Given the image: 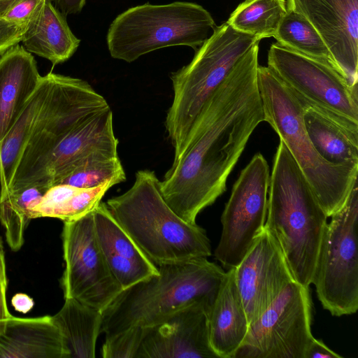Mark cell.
I'll list each match as a JSON object with an SVG mask.
<instances>
[{
    "instance_id": "1",
    "label": "cell",
    "mask_w": 358,
    "mask_h": 358,
    "mask_svg": "<svg viewBox=\"0 0 358 358\" xmlns=\"http://www.w3.org/2000/svg\"><path fill=\"white\" fill-rule=\"evenodd\" d=\"M258 53L257 43L237 62L206 103L182 156L159 182L164 201L190 224L226 191L227 178L249 138L264 121Z\"/></svg>"
},
{
    "instance_id": "2",
    "label": "cell",
    "mask_w": 358,
    "mask_h": 358,
    "mask_svg": "<svg viewBox=\"0 0 358 358\" xmlns=\"http://www.w3.org/2000/svg\"><path fill=\"white\" fill-rule=\"evenodd\" d=\"M268 188L264 227L280 245L293 279L309 287L328 217L282 141Z\"/></svg>"
},
{
    "instance_id": "3",
    "label": "cell",
    "mask_w": 358,
    "mask_h": 358,
    "mask_svg": "<svg viewBox=\"0 0 358 358\" xmlns=\"http://www.w3.org/2000/svg\"><path fill=\"white\" fill-rule=\"evenodd\" d=\"M157 266V274L123 289L102 311L106 337L134 326H154L196 302L211 306L226 273L206 257Z\"/></svg>"
},
{
    "instance_id": "4",
    "label": "cell",
    "mask_w": 358,
    "mask_h": 358,
    "mask_svg": "<svg viewBox=\"0 0 358 358\" xmlns=\"http://www.w3.org/2000/svg\"><path fill=\"white\" fill-rule=\"evenodd\" d=\"M159 182L153 171H137L127 191L106 202L112 216L156 266L210 256L206 231L169 207Z\"/></svg>"
},
{
    "instance_id": "5",
    "label": "cell",
    "mask_w": 358,
    "mask_h": 358,
    "mask_svg": "<svg viewBox=\"0 0 358 358\" xmlns=\"http://www.w3.org/2000/svg\"><path fill=\"white\" fill-rule=\"evenodd\" d=\"M257 84L264 121L286 145L331 217L342 208L357 182L358 165H334L320 156L305 128L307 106L269 67L258 66Z\"/></svg>"
},
{
    "instance_id": "6",
    "label": "cell",
    "mask_w": 358,
    "mask_h": 358,
    "mask_svg": "<svg viewBox=\"0 0 358 358\" xmlns=\"http://www.w3.org/2000/svg\"><path fill=\"white\" fill-rule=\"evenodd\" d=\"M260 39L242 33L227 22L215 27L195 50L192 61L170 74L173 99L165 120L174 148L173 162L182 156L186 141L206 103L237 62Z\"/></svg>"
},
{
    "instance_id": "7",
    "label": "cell",
    "mask_w": 358,
    "mask_h": 358,
    "mask_svg": "<svg viewBox=\"0 0 358 358\" xmlns=\"http://www.w3.org/2000/svg\"><path fill=\"white\" fill-rule=\"evenodd\" d=\"M210 13L187 1L129 8L110 24L106 36L110 56L132 62L150 52L171 46L199 48L215 27Z\"/></svg>"
},
{
    "instance_id": "8",
    "label": "cell",
    "mask_w": 358,
    "mask_h": 358,
    "mask_svg": "<svg viewBox=\"0 0 358 358\" xmlns=\"http://www.w3.org/2000/svg\"><path fill=\"white\" fill-rule=\"evenodd\" d=\"M50 76L48 94L17 164L8 192L27 187L48 155L74 128L110 108L105 98L87 81L52 72Z\"/></svg>"
},
{
    "instance_id": "9",
    "label": "cell",
    "mask_w": 358,
    "mask_h": 358,
    "mask_svg": "<svg viewBox=\"0 0 358 358\" xmlns=\"http://www.w3.org/2000/svg\"><path fill=\"white\" fill-rule=\"evenodd\" d=\"M323 233L312 283L323 308L333 316L358 309V187L333 214Z\"/></svg>"
},
{
    "instance_id": "10",
    "label": "cell",
    "mask_w": 358,
    "mask_h": 358,
    "mask_svg": "<svg viewBox=\"0 0 358 358\" xmlns=\"http://www.w3.org/2000/svg\"><path fill=\"white\" fill-rule=\"evenodd\" d=\"M268 67L306 106L358 134V87L337 70L278 43L269 48Z\"/></svg>"
},
{
    "instance_id": "11",
    "label": "cell",
    "mask_w": 358,
    "mask_h": 358,
    "mask_svg": "<svg viewBox=\"0 0 358 358\" xmlns=\"http://www.w3.org/2000/svg\"><path fill=\"white\" fill-rule=\"evenodd\" d=\"M309 287L291 281L249 324L234 358H303L313 339Z\"/></svg>"
},
{
    "instance_id": "12",
    "label": "cell",
    "mask_w": 358,
    "mask_h": 358,
    "mask_svg": "<svg viewBox=\"0 0 358 358\" xmlns=\"http://www.w3.org/2000/svg\"><path fill=\"white\" fill-rule=\"evenodd\" d=\"M93 210L64 222L65 268L60 285L64 299H75L102 312L122 289L112 275L97 241Z\"/></svg>"
},
{
    "instance_id": "13",
    "label": "cell",
    "mask_w": 358,
    "mask_h": 358,
    "mask_svg": "<svg viewBox=\"0 0 358 358\" xmlns=\"http://www.w3.org/2000/svg\"><path fill=\"white\" fill-rule=\"evenodd\" d=\"M269 182L268 163L257 153L234 183L221 216L222 233L214 256L224 268L239 264L264 228Z\"/></svg>"
},
{
    "instance_id": "14",
    "label": "cell",
    "mask_w": 358,
    "mask_h": 358,
    "mask_svg": "<svg viewBox=\"0 0 358 358\" xmlns=\"http://www.w3.org/2000/svg\"><path fill=\"white\" fill-rule=\"evenodd\" d=\"M234 276L249 324L294 280L280 245L265 227L234 267Z\"/></svg>"
},
{
    "instance_id": "15",
    "label": "cell",
    "mask_w": 358,
    "mask_h": 358,
    "mask_svg": "<svg viewBox=\"0 0 358 358\" xmlns=\"http://www.w3.org/2000/svg\"><path fill=\"white\" fill-rule=\"evenodd\" d=\"M304 15L326 43L351 86L358 83V0H287Z\"/></svg>"
},
{
    "instance_id": "16",
    "label": "cell",
    "mask_w": 358,
    "mask_h": 358,
    "mask_svg": "<svg viewBox=\"0 0 358 358\" xmlns=\"http://www.w3.org/2000/svg\"><path fill=\"white\" fill-rule=\"evenodd\" d=\"M210 308L196 302L159 324L145 327L136 358H218L209 341Z\"/></svg>"
},
{
    "instance_id": "17",
    "label": "cell",
    "mask_w": 358,
    "mask_h": 358,
    "mask_svg": "<svg viewBox=\"0 0 358 358\" xmlns=\"http://www.w3.org/2000/svg\"><path fill=\"white\" fill-rule=\"evenodd\" d=\"M113 120L110 108L74 128L48 155L27 187L48 189L90 157L117 156L119 141L115 136Z\"/></svg>"
},
{
    "instance_id": "18",
    "label": "cell",
    "mask_w": 358,
    "mask_h": 358,
    "mask_svg": "<svg viewBox=\"0 0 358 358\" xmlns=\"http://www.w3.org/2000/svg\"><path fill=\"white\" fill-rule=\"evenodd\" d=\"M99 244L109 269L122 288H127L148 276L155 265L100 202L93 210Z\"/></svg>"
},
{
    "instance_id": "19",
    "label": "cell",
    "mask_w": 358,
    "mask_h": 358,
    "mask_svg": "<svg viewBox=\"0 0 358 358\" xmlns=\"http://www.w3.org/2000/svg\"><path fill=\"white\" fill-rule=\"evenodd\" d=\"M0 56L1 141L21 115L41 76L34 57L19 43Z\"/></svg>"
},
{
    "instance_id": "20",
    "label": "cell",
    "mask_w": 358,
    "mask_h": 358,
    "mask_svg": "<svg viewBox=\"0 0 358 358\" xmlns=\"http://www.w3.org/2000/svg\"><path fill=\"white\" fill-rule=\"evenodd\" d=\"M208 327L211 348L218 358H234L249 328L234 268L226 271L208 313Z\"/></svg>"
},
{
    "instance_id": "21",
    "label": "cell",
    "mask_w": 358,
    "mask_h": 358,
    "mask_svg": "<svg viewBox=\"0 0 358 358\" xmlns=\"http://www.w3.org/2000/svg\"><path fill=\"white\" fill-rule=\"evenodd\" d=\"M0 358H67V355L51 316H11L0 331Z\"/></svg>"
},
{
    "instance_id": "22",
    "label": "cell",
    "mask_w": 358,
    "mask_h": 358,
    "mask_svg": "<svg viewBox=\"0 0 358 358\" xmlns=\"http://www.w3.org/2000/svg\"><path fill=\"white\" fill-rule=\"evenodd\" d=\"M21 42L30 53L56 65L73 56L80 40L71 31L66 15L51 0H47L38 15L28 24Z\"/></svg>"
},
{
    "instance_id": "23",
    "label": "cell",
    "mask_w": 358,
    "mask_h": 358,
    "mask_svg": "<svg viewBox=\"0 0 358 358\" xmlns=\"http://www.w3.org/2000/svg\"><path fill=\"white\" fill-rule=\"evenodd\" d=\"M64 299L62 308L51 317L61 334L67 358L95 357L102 312L75 299Z\"/></svg>"
},
{
    "instance_id": "24",
    "label": "cell",
    "mask_w": 358,
    "mask_h": 358,
    "mask_svg": "<svg viewBox=\"0 0 358 358\" xmlns=\"http://www.w3.org/2000/svg\"><path fill=\"white\" fill-rule=\"evenodd\" d=\"M50 73L41 76L39 84L15 124L0 141V203L11 182L27 144L38 113L48 94Z\"/></svg>"
},
{
    "instance_id": "25",
    "label": "cell",
    "mask_w": 358,
    "mask_h": 358,
    "mask_svg": "<svg viewBox=\"0 0 358 358\" xmlns=\"http://www.w3.org/2000/svg\"><path fill=\"white\" fill-rule=\"evenodd\" d=\"M303 122L315 150L322 158L334 165H358V134L312 107L305 108Z\"/></svg>"
},
{
    "instance_id": "26",
    "label": "cell",
    "mask_w": 358,
    "mask_h": 358,
    "mask_svg": "<svg viewBox=\"0 0 358 358\" xmlns=\"http://www.w3.org/2000/svg\"><path fill=\"white\" fill-rule=\"evenodd\" d=\"M115 185H117L115 180H108L91 188L66 184L52 185L31 208V218L53 217L64 222L76 220L92 211Z\"/></svg>"
},
{
    "instance_id": "27",
    "label": "cell",
    "mask_w": 358,
    "mask_h": 358,
    "mask_svg": "<svg viewBox=\"0 0 358 358\" xmlns=\"http://www.w3.org/2000/svg\"><path fill=\"white\" fill-rule=\"evenodd\" d=\"M273 37L282 46L319 60L341 73L324 40L301 13L287 8Z\"/></svg>"
},
{
    "instance_id": "28",
    "label": "cell",
    "mask_w": 358,
    "mask_h": 358,
    "mask_svg": "<svg viewBox=\"0 0 358 358\" xmlns=\"http://www.w3.org/2000/svg\"><path fill=\"white\" fill-rule=\"evenodd\" d=\"M287 13L285 0H245L227 22L234 29L262 39L275 35Z\"/></svg>"
},
{
    "instance_id": "29",
    "label": "cell",
    "mask_w": 358,
    "mask_h": 358,
    "mask_svg": "<svg viewBox=\"0 0 358 358\" xmlns=\"http://www.w3.org/2000/svg\"><path fill=\"white\" fill-rule=\"evenodd\" d=\"M48 189L29 187L7 193L0 203V222L5 230L8 245L13 251L24 243V234L31 218V210Z\"/></svg>"
},
{
    "instance_id": "30",
    "label": "cell",
    "mask_w": 358,
    "mask_h": 358,
    "mask_svg": "<svg viewBox=\"0 0 358 358\" xmlns=\"http://www.w3.org/2000/svg\"><path fill=\"white\" fill-rule=\"evenodd\" d=\"M108 180H113L117 184L126 180V174L118 155H101L90 157L57 184L91 188Z\"/></svg>"
},
{
    "instance_id": "31",
    "label": "cell",
    "mask_w": 358,
    "mask_h": 358,
    "mask_svg": "<svg viewBox=\"0 0 358 358\" xmlns=\"http://www.w3.org/2000/svg\"><path fill=\"white\" fill-rule=\"evenodd\" d=\"M145 328L134 326L113 336L106 337L102 346L103 358H136Z\"/></svg>"
},
{
    "instance_id": "32",
    "label": "cell",
    "mask_w": 358,
    "mask_h": 358,
    "mask_svg": "<svg viewBox=\"0 0 358 358\" xmlns=\"http://www.w3.org/2000/svg\"><path fill=\"white\" fill-rule=\"evenodd\" d=\"M47 0H16L1 16L8 22L27 29L38 15Z\"/></svg>"
},
{
    "instance_id": "33",
    "label": "cell",
    "mask_w": 358,
    "mask_h": 358,
    "mask_svg": "<svg viewBox=\"0 0 358 358\" xmlns=\"http://www.w3.org/2000/svg\"><path fill=\"white\" fill-rule=\"evenodd\" d=\"M25 30L8 22L0 15V55L12 46L20 43Z\"/></svg>"
},
{
    "instance_id": "34",
    "label": "cell",
    "mask_w": 358,
    "mask_h": 358,
    "mask_svg": "<svg viewBox=\"0 0 358 358\" xmlns=\"http://www.w3.org/2000/svg\"><path fill=\"white\" fill-rule=\"evenodd\" d=\"M7 285L5 254L0 237V331L2 330L6 320L12 316L9 313L6 303Z\"/></svg>"
},
{
    "instance_id": "35",
    "label": "cell",
    "mask_w": 358,
    "mask_h": 358,
    "mask_svg": "<svg viewBox=\"0 0 358 358\" xmlns=\"http://www.w3.org/2000/svg\"><path fill=\"white\" fill-rule=\"evenodd\" d=\"M343 356L328 348L321 340L313 338L308 345L303 358H342Z\"/></svg>"
},
{
    "instance_id": "36",
    "label": "cell",
    "mask_w": 358,
    "mask_h": 358,
    "mask_svg": "<svg viewBox=\"0 0 358 358\" xmlns=\"http://www.w3.org/2000/svg\"><path fill=\"white\" fill-rule=\"evenodd\" d=\"M55 7L64 15L79 13L86 0H51Z\"/></svg>"
},
{
    "instance_id": "37",
    "label": "cell",
    "mask_w": 358,
    "mask_h": 358,
    "mask_svg": "<svg viewBox=\"0 0 358 358\" xmlns=\"http://www.w3.org/2000/svg\"><path fill=\"white\" fill-rule=\"evenodd\" d=\"M11 304L16 311L27 313L34 306V299L24 293L15 294L11 299Z\"/></svg>"
},
{
    "instance_id": "38",
    "label": "cell",
    "mask_w": 358,
    "mask_h": 358,
    "mask_svg": "<svg viewBox=\"0 0 358 358\" xmlns=\"http://www.w3.org/2000/svg\"><path fill=\"white\" fill-rule=\"evenodd\" d=\"M16 0H0V15Z\"/></svg>"
}]
</instances>
